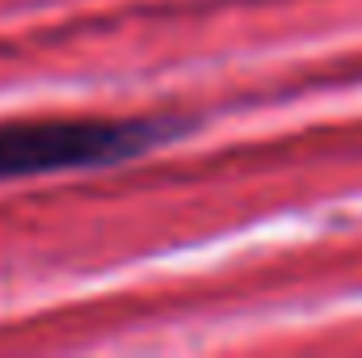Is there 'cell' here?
I'll return each instance as SVG.
<instances>
[{"instance_id": "obj_1", "label": "cell", "mask_w": 362, "mask_h": 358, "mask_svg": "<svg viewBox=\"0 0 362 358\" xmlns=\"http://www.w3.org/2000/svg\"><path fill=\"white\" fill-rule=\"evenodd\" d=\"M177 118H47L0 127V181L135 161L177 135Z\"/></svg>"}]
</instances>
